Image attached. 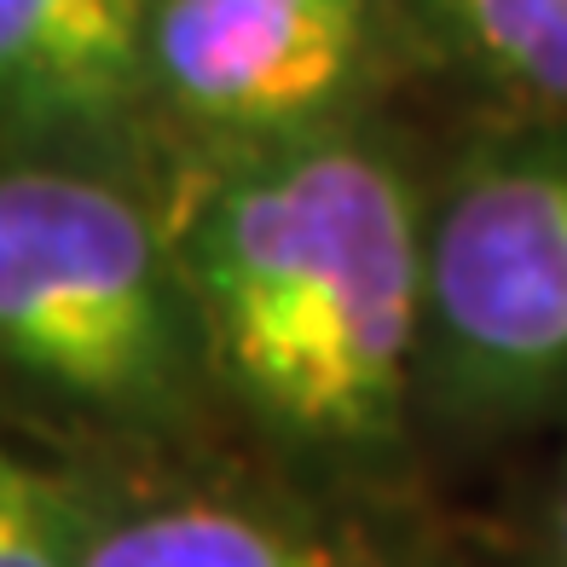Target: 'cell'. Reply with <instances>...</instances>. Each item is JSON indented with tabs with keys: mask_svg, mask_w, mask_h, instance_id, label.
<instances>
[{
	"mask_svg": "<svg viewBox=\"0 0 567 567\" xmlns=\"http://www.w3.org/2000/svg\"><path fill=\"white\" fill-rule=\"evenodd\" d=\"M429 192L359 127L231 151L174 220L215 394L307 486L377 498L423 411Z\"/></svg>",
	"mask_w": 567,
	"mask_h": 567,
	"instance_id": "6da1fadb",
	"label": "cell"
},
{
	"mask_svg": "<svg viewBox=\"0 0 567 567\" xmlns=\"http://www.w3.org/2000/svg\"><path fill=\"white\" fill-rule=\"evenodd\" d=\"M0 377L122 446L179 441L220 400L174 220L127 174L0 163Z\"/></svg>",
	"mask_w": 567,
	"mask_h": 567,
	"instance_id": "7a4b0ae2",
	"label": "cell"
},
{
	"mask_svg": "<svg viewBox=\"0 0 567 567\" xmlns=\"http://www.w3.org/2000/svg\"><path fill=\"white\" fill-rule=\"evenodd\" d=\"M567 405V116L463 145L423 220V411L509 429Z\"/></svg>",
	"mask_w": 567,
	"mask_h": 567,
	"instance_id": "3957f363",
	"label": "cell"
},
{
	"mask_svg": "<svg viewBox=\"0 0 567 567\" xmlns=\"http://www.w3.org/2000/svg\"><path fill=\"white\" fill-rule=\"evenodd\" d=\"M377 41V0H157V105L226 157L307 140L348 127Z\"/></svg>",
	"mask_w": 567,
	"mask_h": 567,
	"instance_id": "277c9868",
	"label": "cell"
},
{
	"mask_svg": "<svg viewBox=\"0 0 567 567\" xmlns=\"http://www.w3.org/2000/svg\"><path fill=\"white\" fill-rule=\"evenodd\" d=\"M307 486V481H301ZM70 475L75 567H457L330 486Z\"/></svg>",
	"mask_w": 567,
	"mask_h": 567,
	"instance_id": "5b68a950",
	"label": "cell"
},
{
	"mask_svg": "<svg viewBox=\"0 0 567 567\" xmlns=\"http://www.w3.org/2000/svg\"><path fill=\"white\" fill-rule=\"evenodd\" d=\"M157 0H0V140L127 174L151 140Z\"/></svg>",
	"mask_w": 567,
	"mask_h": 567,
	"instance_id": "8992f818",
	"label": "cell"
},
{
	"mask_svg": "<svg viewBox=\"0 0 567 567\" xmlns=\"http://www.w3.org/2000/svg\"><path fill=\"white\" fill-rule=\"evenodd\" d=\"M486 82L538 116H567V0H423Z\"/></svg>",
	"mask_w": 567,
	"mask_h": 567,
	"instance_id": "52a82bcc",
	"label": "cell"
},
{
	"mask_svg": "<svg viewBox=\"0 0 567 567\" xmlns=\"http://www.w3.org/2000/svg\"><path fill=\"white\" fill-rule=\"evenodd\" d=\"M0 567H75L70 475L0 452Z\"/></svg>",
	"mask_w": 567,
	"mask_h": 567,
	"instance_id": "ba28073f",
	"label": "cell"
},
{
	"mask_svg": "<svg viewBox=\"0 0 567 567\" xmlns=\"http://www.w3.org/2000/svg\"><path fill=\"white\" fill-rule=\"evenodd\" d=\"M0 452H7V446H0Z\"/></svg>",
	"mask_w": 567,
	"mask_h": 567,
	"instance_id": "9c48e42d",
	"label": "cell"
}]
</instances>
